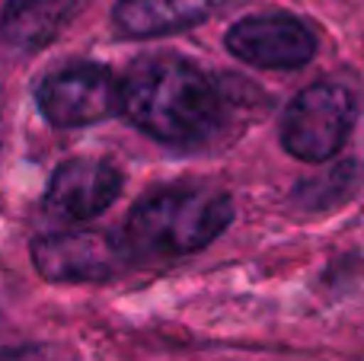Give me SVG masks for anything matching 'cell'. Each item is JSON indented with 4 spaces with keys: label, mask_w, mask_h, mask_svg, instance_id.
I'll list each match as a JSON object with an SVG mask.
<instances>
[{
    "label": "cell",
    "mask_w": 364,
    "mask_h": 361,
    "mask_svg": "<svg viewBox=\"0 0 364 361\" xmlns=\"http://www.w3.org/2000/svg\"><path fill=\"white\" fill-rule=\"evenodd\" d=\"M224 93L186 58L138 61L122 80V112L134 128L173 147H198L224 125Z\"/></svg>",
    "instance_id": "cell-1"
},
{
    "label": "cell",
    "mask_w": 364,
    "mask_h": 361,
    "mask_svg": "<svg viewBox=\"0 0 364 361\" xmlns=\"http://www.w3.org/2000/svg\"><path fill=\"white\" fill-rule=\"evenodd\" d=\"M233 221V202L218 185H166L144 195L125 224L134 259H179L218 240Z\"/></svg>",
    "instance_id": "cell-2"
},
{
    "label": "cell",
    "mask_w": 364,
    "mask_h": 361,
    "mask_svg": "<svg viewBox=\"0 0 364 361\" xmlns=\"http://www.w3.org/2000/svg\"><path fill=\"white\" fill-rule=\"evenodd\" d=\"M358 119V102L342 83L323 80L301 90L282 115V147L297 160L323 163L346 147Z\"/></svg>",
    "instance_id": "cell-3"
},
{
    "label": "cell",
    "mask_w": 364,
    "mask_h": 361,
    "mask_svg": "<svg viewBox=\"0 0 364 361\" xmlns=\"http://www.w3.org/2000/svg\"><path fill=\"white\" fill-rule=\"evenodd\" d=\"M36 106L55 128H80L122 112V80L102 64H70L36 87Z\"/></svg>",
    "instance_id": "cell-4"
},
{
    "label": "cell",
    "mask_w": 364,
    "mask_h": 361,
    "mask_svg": "<svg viewBox=\"0 0 364 361\" xmlns=\"http://www.w3.org/2000/svg\"><path fill=\"white\" fill-rule=\"evenodd\" d=\"M134 259L125 240L102 234V230H70L48 234L32 243V262L45 281L74 285V281H109Z\"/></svg>",
    "instance_id": "cell-5"
},
{
    "label": "cell",
    "mask_w": 364,
    "mask_h": 361,
    "mask_svg": "<svg viewBox=\"0 0 364 361\" xmlns=\"http://www.w3.org/2000/svg\"><path fill=\"white\" fill-rule=\"evenodd\" d=\"M233 58L265 70H297L316 55V36L291 13H259L233 23L224 36Z\"/></svg>",
    "instance_id": "cell-6"
},
{
    "label": "cell",
    "mask_w": 364,
    "mask_h": 361,
    "mask_svg": "<svg viewBox=\"0 0 364 361\" xmlns=\"http://www.w3.org/2000/svg\"><path fill=\"white\" fill-rule=\"evenodd\" d=\"M122 179L119 166L109 160L96 157H74L64 160L55 173H51L48 192H45V208L48 215L64 217V221H90V217L102 215L115 198L122 195Z\"/></svg>",
    "instance_id": "cell-7"
},
{
    "label": "cell",
    "mask_w": 364,
    "mask_h": 361,
    "mask_svg": "<svg viewBox=\"0 0 364 361\" xmlns=\"http://www.w3.org/2000/svg\"><path fill=\"white\" fill-rule=\"evenodd\" d=\"M220 6L224 0H119L112 23L128 38H154L205 23Z\"/></svg>",
    "instance_id": "cell-8"
},
{
    "label": "cell",
    "mask_w": 364,
    "mask_h": 361,
    "mask_svg": "<svg viewBox=\"0 0 364 361\" xmlns=\"http://www.w3.org/2000/svg\"><path fill=\"white\" fill-rule=\"evenodd\" d=\"M80 4L83 0H10L0 13V38L19 51H38L55 42Z\"/></svg>",
    "instance_id": "cell-9"
},
{
    "label": "cell",
    "mask_w": 364,
    "mask_h": 361,
    "mask_svg": "<svg viewBox=\"0 0 364 361\" xmlns=\"http://www.w3.org/2000/svg\"><path fill=\"white\" fill-rule=\"evenodd\" d=\"M0 361H64L51 345H13L0 352Z\"/></svg>",
    "instance_id": "cell-10"
}]
</instances>
